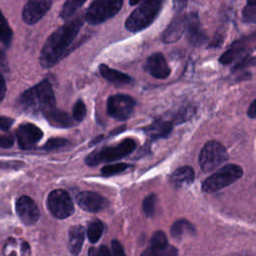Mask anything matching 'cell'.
<instances>
[{"label":"cell","instance_id":"e575fe53","mask_svg":"<svg viewBox=\"0 0 256 256\" xmlns=\"http://www.w3.org/2000/svg\"><path fill=\"white\" fill-rule=\"evenodd\" d=\"M14 144V139L10 135H0V147L1 148H11Z\"/></svg>","mask_w":256,"mask_h":256},{"label":"cell","instance_id":"7bdbcfd3","mask_svg":"<svg viewBox=\"0 0 256 256\" xmlns=\"http://www.w3.org/2000/svg\"><path fill=\"white\" fill-rule=\"evenodd\" d=\"M248 5H255L256 6V0H247Z\"/></svg>","mask_w":256,"mask_h":256},{"label":"cell","instance_id":"30bf717a","mask_svg":"<svg viewBox=\"0 0 256 256\" xmlns=\"http://www.w3.org/2000/svg\"><path fill=\"white\" fill-rule=\"evenodd\" d=\"M53 0H28L23 12V21L28 25H33L39 22L49 11Z\"/></svg>","mask_w":256,"mask_h":256},{"label":"cell","instance_id":"f546056e","mask_svg":"<svg viewBox=\"0 0 256 256\" xmlns=\"http://www.w3.org/2000/svg\"><path fill=\"white\" fill-rule=\"evenodd\" d=\"M157 203V195L150 194L148 195L143 202V211L147 216H152L155 212V207Z\"/></svg>","mask_w":256,"mask_h":256},{"label":"cell","instance_id":"8992f818","mask_svg":"<svg viewBox=\"0 0 256 256\" xmlns=\"http://www.w3.org/2000/svg\"><path fill=\"white\" fill-rule=\"evenodd\" d=\"M228 153L226 148L218 141L207 142L199 154V164L204 173L211 172L226 162Z\"/></svg>","mask_w":256,"mask_h":256},{"label":"cell","instance_id":"7c38bea8","mask_svg":"<svg viewBox=\"0 0 256 256\" xmlns=\"http://www.w3.org/2000/svg\"><path fill=\"white\" fill-rule=\"evenodd\" d=\"M16 212L20 220L28 226L37 223L40 212L36 203L28 196H22L16 201Z\"/></svg>","mask_w":256,"mask_h":256},{"label":"cell","instance_id":"52a82bcc","mask_svg":"<svg viewBox=\"0 0 256 256\" xmlns=\"http://www.w3.org/2000/svg\"><path fill=\"white\" fill-rule=\"evenodd\" d=\"M123 0H94L88 8L85 18L92 25L101 24L114 17L122 8Z\"/></svg>","mask_w":256,"mask_h":256},{"label":"cell","instance_id":"6da1fadb","mask_svg":"<svg viewBox=\"0 0 256 256\" xmlns=\"http://www.w3.org/2000/svg\"><path fill=\"white\" fill-rule=\"evenodd\" d=\"M83 25V18L77 17L58 28L44 44L40 63L43 68H50L57 64L68 54V49L72 45Z\"/></svg>","mask_w":256,"mask_h":256},{"label":"cell","instance_id":"5bb4252c","mask_svg":"<svg viewBox=\"0 0 256 256\" xmlns=\"http://www.w3.org/2000/svg\"><path fill=\"white\" fill-rule=\"evenodd\" d=\"M186 32L189 42L194 46H201L208 39L197 14H190L187 16Z\"/></svg>","mask_w":256,"mask_h":256},{"label":"cell","instance_id":"d6a6232c","mask_svg":"<svg viewBox=\"0 0 256 256\" xmlns=\"http://www.w3.org/2000/svg\"><path fill=\"white\" fill-rule=\"evenodd\" d=\"M243 19L249 23L256 24V6L248 5L243 10Z\"/></svg>","mask_w":256,"mask_h":256},{"label":"cell","instance_id":"ba28073f","mask_svg":"<svg viewBox=\"0 0 256 256\" xmlns=\"http://www.w3.org/2000/svg\"><path fill=\"white\" fill-rule=\"evenodd\" d=\"M47 205L50 213L59 219L70 217L75 210L71 197L64 190L52 191L48 196Z\"/></svg>","mask_w":256,"mask_h":256},{"label":"cell","instance_id":"3957f363","mask_svg":"<svg viewBox=\"0 0 256 256\" xmlns=\"http://www.w3.org/2000/svg\"><path fill=\"white\" fill-rule=\"evenodd\" d=\"M164 0H143L126 20V29L130 32H140L149 27L159 15Z\"/></svg>","mask_w":256,"mask_h":256},{"label":"cell","instance_id":"4dcf8cb0","mask_svg":"<svg viewBox=\"0 0 256 256\" xmlns=\"http://www.w3.org/2000/svg\"><path fill=\"white\" fill-rule=\"evenodd\" d=\"M87 108L85 103L82 100H78L73 108V117L76 121L81 122L86 117Z\"/></svg>","mask_w":256,"mask_h":256},{"label":"cell","instance_id":"ffe728a7","mask_svg":"<svg viewBox=\"0 0 256 256\" xmlns=\"http://www.w3.org/2000/svg\"><path fill=\"white\" fill-rule=\"evenodd\" d=\"M248 50V42L246 40L236 41L229 50H227L220 58V62L224 65L230 64L235 60L242 57V55Z\"/></svg>","mask_w":256,"mask_h":256},{"label":"cell","instance_id":"74e56055","mask_svg":"<svg viewBox=\"0 0 256 256\" xmlns=\"http://www.w3.org/2000/svg\"><path fill=\"white\" fill-rule=\"evenodd\" d=\"M187 1L188 0H173L174 4V10L177 13H181L187 6Z\"/></svg>","mask_w":256,"mask_h":256},{"label":"cell","instance_id":"4316f807","mask_svg":"<svg viewBox=\"0 0 256 256\" xmlns=\"http://www.w3.org/2000/svg\"><path fill=\"white\" fill-rule=\"evenodd\" d=\"M86 2V0H66L60 12L62 19H69Z\"/></svg>","mask_w":256,"mask_h":256},{"label":"cell","instance_id":"1f68e13d","mask_svg":"<svg viewBox=\"0 0 256 256\" xmlns=\"http://www.w3.org/2000/svg\"><path fill=\"white\" fill-rule=\"evenodd\" d=\"M151 245L152 246H166L168 245V239L164 232L157 231L153 234L151 239Z\"/></svg>","mask_w":256,"mask_h":256},{"label":"cell","instance_id":"b9f144b4","mask_svg":"<svg viewBox=\"0 0 256 256\" xmlns=\"http://www.w3.org/2000/svg\"><path fill=\"white\" fill-rule=\"evenodd\" d=\"M142 1H143V0H130V1H129V3H130V5L135 6V5L139 4V3H141Z\"/></svg>","mask_w":256,"mask_h":256},{"label":"cell","instance_id":"8d00e7d4","mask_svg":"<svg viewBox=\"0 0 256 256\" xmlns=\"http://www.w3.org/2000/svg\"><path fill=\"white\" fill-rule=\"evenodd\" d=\"M13 123H14L13 119L5 116H0V130L8 131L13 125Z\"/></svg>","mask_w":256,"mask_h":256},{"label":"cell","instance_id":"60d3db41","mask_svg":"<svg viewBox=\"0 0 256 256\" xmlns=\"http://www.w3.org/2000/svg\"><path fill=\"white\" fill-rule=\"evenodd\" d=\"M0 69L6 70L7 69V61L3 52L0 51Z\"/></svg>","mask_w":256,"mask_h":256},{"label":"cell","instance_id":"5b68a950","mask_svg":"<svg viewBox=\"0 0 256 256\" xmlns=\"http://www.w3.org/2000/svg\"><path fill=\"white\" fill-rule=\"evenodd\" d=\"M242 175L243 170L240 166L235 164L226 165L208 177L203 182L202 189L207 193L217 192L239 180Z\"/></svg>","mask_w":256,"mask_h":256},{"label":"cell","instance_id":"2e32d148","mask_svg":"<svg viewBox=\"0 0 256 256\" xmlns=\"http://www.w3.org/2000/svg\"><path fill=\"white\" fill-rule=\"evenodd\" d=\"M186 28H187V16L185 15L176 16L163 32V35H162L163 41L165 43H173L178 41L186 31Z\"/></svg>","mask_w":256,"mask_h":256},{"label":"cell","instance_id":"ac0fdd59","mask_svg":"<svg viewBox=\"0 0 256 256\" xmlns=\"http://www.w3.org/2000/svg\"><path fill=\"white\" fill-rule=\"evenodd\" d=\"M99 71L104 79L115 85H126L132 82V78L130 76L118 70H114L105 64L100 65Z\"/></svg>","mask_w":256,"mask_h":256},{"label":"cell","instance_id":"f1b7e54d","mask_svg":"<svg viewBox=\"0 0 256 256\" xmlns=\"http://www.w3.org/2000/svg\"><path fill=\"white\" fill-rule=\"evenodd\" d=\"M70 145V142L66 139H62V138H51L49 139L46 144L43 146V149L45 150H59L62 148H65L67 146Z\"/></svg>","mask_w":256,"mask_h":256},{"label":"cell","instance_id":"8fae6325","mask_svg":"<svg viewBox=\"0 0 256 256\" xmlns=\"http://www.w3.org/2000/svg\"><path fill=\"white\" fill-rule=\"evenodd\" d=\"M18 144L21 149H31L42 139V130L32 123H24L20 125L16 131Z\"/></svg>","mask_w":256,"mask_h":256},{"label":"cell","instance_id":"7402d4cb","mask_svg":"<svg viewBox=\"0 0 256 256\" xmlns=\"http://www.w3.org/2000/svg\"><path fill=\"white\" fill-rule=\"evenodd\" d=\"M196 232L195 227L189 221L180 219L176 221L171 227V235L175 239L183 238L185 235H194Z\"/></svg>","mask_w":256,"mask_h":256},{"label":"cell","instance_id":"277c9868","mask_svg":"<svg viewBox=\"0 0 256 256\" xmlns=\"http://www.w3.org/2000/svg\"><path fill=\"white\" fill-rule=\"evenodd\" d=\"M135 148V140L127 138L122 142L118 143L117 145L103 147L102 149L94 151L87 157L86 163L89 166H96L100 163H109L112 161H116L132 153Z\"/></svg>","mask_w":256,"mask_h":256},{"label":"cell","instance_id":"836d02e7","mask_svg":"<svg viewBox=\"0 0 256 256\" xmlns=\"http://www.w3.org/2000/svg\"><path fill=\"white\" fill-rule=\"evenodd\" d=\"M89 256H113V253L106 246H100L98 248L92 247L89 249L88 252Z\"/></svg>","mask_w":256,"mask_h":256},{"label":"cell","instance_id":"f35d334b","mask_svg":"<svg viewBox=\"0 0 256 256\" xmlns=\"http://www.w3.org/2000/svg\"><path fill=\"white\" fill-rule=\"evenodd\" d=\"M5 95H6V83L2 74L0 73V102L4 99Z\"/></svg>","mask_w":256,"mask_h":256},{"label":"cell","instance_id":"7a4b0ae2","mask_svg":"<svg viewBox=\"0 0 256 256\" xmlns=\"http://www.w3.org/2000/svg\"><path fill=\"white\" fill-rule=\"evenodd\" d=\"M19 103L25 111L33 114H45L54 109L56 101L50 82L44 80L25 91L20 96Z\"/></svg>","mask_w":256,"mask_h":256},{"label":"cell","instance_id":"d6986e66","mask_svg":"<svg viewBox=\"0 0 256 256\" xmlns=\"http://www.w3.org/2000/svg\"><path fill=\"white\" fill-rule=\"evenodd\" d=\"M44 116L50 125L58 128H69L74 125V121L67 113L56 108L48 111L44 114Z\"/></svg>","mask_w":256,"mask_h":256},{"label":"cell","instance_id":"9c48e42d","mask_svg":"<svg viewBox=\"0 0 256 256\" xmlns=\"http://www.w3.org/2000/svg\"><path fill=\"white\" fill-rule=\"evenodd\" d=\"M135 105V100L128 95H113L107 101V112L112 118L124 121L132 115Z\"/></svg>","mask_w":256,"mask_h":256},{"label":"cell","instance_id":"4fadbf2b","mask_svg":"<svg viewBox=\"0 0 256 256\" xmlns=\"http://www.w3.org/2000/svg\"><path fill=\"white\" fill-rule=\"evenodd\" d=\"M77 203L79 207L87 212L96 213L107 207V200L100 194L94 192H81L77 196Z\"/></svg>","mask_w":256,"mask_h":256},{"label":"cell","instance_id":"484cf974","mask_svg":"<svg viewBox=\"0 0 256 256\" xmlns=\"http://www.w3.org/2000/svg\"><path fill=\"white\" fill-rule=\"evenodd\" d=\"M12 29L10 28L7 20L0 11V43H2L6 47H9L12 41Z\"/></svg>","mask_w":256,"mask_h":256},{"label":"cell","instance_id":"cb8c5ba5","mask_svg":"<svg viewBox=\"0 0 256 256\" xmlns=\"http://www.w3.org/2000/svg\"><path fill=\"white\" fill-rule=\"evenodd\" d=\"M141 256H178V251L174 246H150Z\"/></svg>","mask_w":256,"mask_h":256},{"label":"cell","instance_id":"9a60e30c","mask_svg":"<svg viewBox=\"0 0 256 256\" xmlns=\"http://www.w3.org/2000/svg\"><path fill=\"white\" fill-rule=\"evenodd\" d=\"M146 70L157 79H165L170 75V68L161 53H155L148 58Z\"/></svg>","mask_w":256,"mask_h":256},{"label":"cell","instance_id":"ab89813d","mask_svg":"<svg viewBox=\"0 0 256 256\" xmlns=\"http://www.w3.org/2000/svg\"><path fill=\"white\" fill-rule=\"evenodd\" d=\"M248 116L250 118H256V100H254L250 105L248 109Z\"/></svg>","mask_w":256,"mask_h":256},{"label":"cell","instance_id":"e0dca14e","mask_svg":"<svg viewBox=\"0 0 256 256\" xmlns=\"http://www.w3.org/2000/svg\"><path fill=\"white\" fill-rule=\"evenodd\" d=\"M69 250L72 255L77 256L82 250L84 239H85V230L82 226H72L69 229Z\"/></svg>","mask_w":256,"mask_h":256},{"label":"cell","instance_id":"44dd1931","mask_svg":"<svg viewBox=\"0 0 256 256\" xmlns=\"http://www.w3.org/2000/svg\"><path fill=\"white\" fill-rule=\"evenodd\" d=\"M194 179L195 172L193 168L190 166H183L176 169L171 176V181L177 186L191 184L194 181Z\"/></svg>","mask_w":256,"mask_h":256},{"label":"cell","instance_id":"83f0119b","mask_svg":"<svg viewBox=\"0 0 256 256\" xmlns=\"http://www.w3.org/2000/svg\"><path fill=\"white\" fill-rule=\"evenodd\" d=\"M130 167L129 164L126 163H118V164H113V165H106L102 168L101 173L103 176L106 177H110V176H114L117 174H120L122 172H124L125 170H127Z\"/></svg>","mask_w":256,"mask_h":256},{"label":"cell","instance_id":"603a6c76","mask_svg":"<svg viewBox=\"0 0 256 256\" xmlns=\"http://www.w3.org/2000/svg\"><path fill=\"white\" fill-rule=\"evenodd\" d=\"M172 130V124L165 121H157L146 128V133L153 139L168 136Z\"/></svg>","mask_w":256,"mask_h":256},{"label":"cell","instance_id":"d4e9b609","mask_svg":"<svg viewBox=\"0 0 256 256\" xmlns=\"http://www.w3.org/2000/svg\"><path fill=\"white\" fill-rule=\"evenodd\" d=\"M104 224L100 220H94L89 223L87 228V236L92 244H96L102 237Z\"/></svg>","mask_w":256,"mask_h":256},{"label":"cell","instance_id":"d590c367","mask_svg":"<svg viewBox=\"0 0 256 256\" xmlns=\"http://www.w3.org/2000/svg\"><path fill=\"white\" fill-rule=\"evenodd\" d=\"M112 253L113 256H126L122 245L117 240L112 241Z\"/></svg>","mask_w":256,"mask_h":256}]
</instances>
